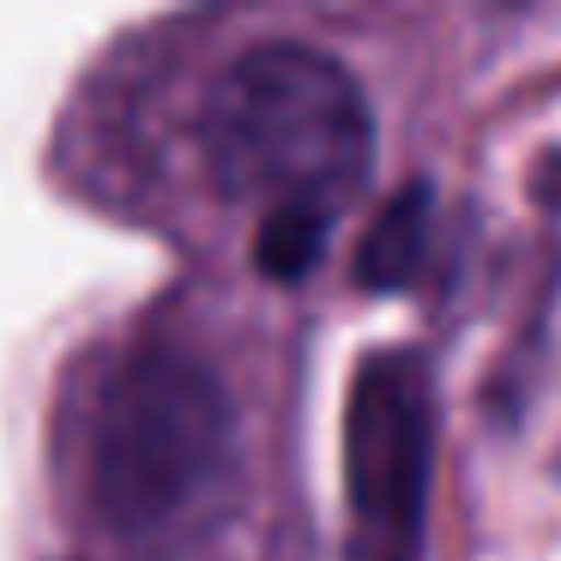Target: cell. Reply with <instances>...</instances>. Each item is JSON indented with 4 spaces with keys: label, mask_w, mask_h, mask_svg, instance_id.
Listing matches in <instances>:
<instances>
[{
    "label": "cell",
    "mask_w": 561,
    "mask_h": 561,
    "mask_svg": "<svg viewBox=\"0 0 561 561\" xmlns=\"http://www.w3.org/2000/svg\"><path fill=\"white\" fill-rule=\"evenodd\" d=\"M199 139L211 182L230 199L332 218L368 175L375 122L332 55L308 43H266L224 67L199 115Z\"/></svg>",
    "instance_id": "obj_1"
},
{
    "label": "cell",
    "mask_w": 561,
    "mask_h": 561,
    "mask_svg": "<svg viewBox=\"0 0 561 561\" xmlns=\"http://www.w3.org/2000/svg\"><path fill=\"white\" fill-rule=\"evenodd\" d=\"M327 230H332V218H320V211H266L254 260L272 278H302L320 260V248H327Z\"/></svg>",
    "instance_id": "obj_5"
},
{
    "label": "cell",
    "mask_w": 561,
    "mask_h": 561,
    "mask_svg": "<svg viewBox=\"0 0 561 561\" xmlns=\"http://www.w3.org/2000/svg\"><path fill=\"white\" fill-rule=\"evenodd\" d=\"M423 254H428V187H404V194L375 218V230H368L356 278H363L368 290H399V284L416 278Z\"/></svg>",
    "instance_id": "obj_4"
},
{
    "label": "cell",
    "mask_w": 561,
    "mask_h": 561,
    "mask_svg": "<svg viewBox=\"0 0 561 561\" xmlns=\"http://www.w3.org/2000/svg\"><path fill=\"white\" fill-rule=\"evenodd\" d=\"M435 477V387L416 351H380L344 399L351 561H423Z\"/></svg>",
    "instance_id": "obj_3"
},
{
    "label": "cell",
    "mask_w": 561,
    "mask_h": 561,
    "mask_svg": "<svg viewBox=\"0 0 561 561\" xmlns=\"http://www.w3.org/2000/svg\"><path fill=\"white\" fill-rule=\"evenodd\" d=\"M236 416L194 351L146 344L115 368L91 440V495L127 537L170 531L230 477Z\"/></svg>",
    "instance_id": "obj_2"
}]
</instances>
